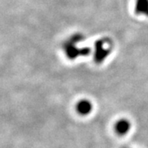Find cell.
<instances>
[{"instance_id": "6da1fadb", "label": "cell", "mask_w": 148, "mask_h": 148, "mask_svg": "<svg viewBox=\"0 0 148 148\" xmlns=\"http://www.w3.org/2000/svg\"><path fill=\"white\" fill-rule=\"evenodd\" d=\"M130 128V123L126 119H120L115 124V131L120 135L126 134Z\"/></svg>"}, {"instance_id": "7a4b0ae2", "label": "cell", "mask_w": 148, "mask_h": 148, "mask_svg": "<svg viewBox=\"0 0 148 148\" xmlns=\"http://www.w3.org/2000/svg\"><path fill=\"white\" fill-rule=\"evenodd\" d=\"M77 110L79 114L85 115V114H89L91 111L92 106H91L90 101H86V100H82V101H79V103L77 105Z\"/></svg>"}]
</instances>
